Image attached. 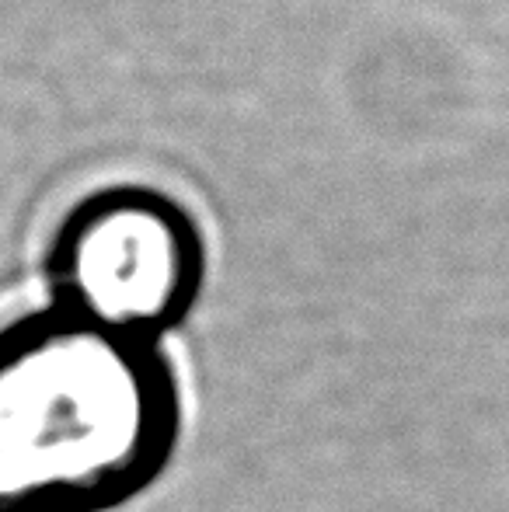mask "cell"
<instances>
[{
  "mask_svg": "<svg viewBox=\"0 0 509 512\" xmlns=\"http://www.w3.org/2000/svg\"><path fill=\"white\" fill-rule=\"evenodd\" d=\"M161 345L46 307L0 328V512H105L161 478L178 443Z\"/></svg>",
  "mask_w": 509,
  "mask_h": 512,
  "instance_id": "6da1fadb",
  "label": "cell"
},
{
  "mask_svg": "<svg viewBox=\"0 0 509 512\" xmlns=\"http://www.w3.org/2000/svg\"><path fill=\"white\" fill-rule=\"evenodd\" d=\"M206 269L199 216L150 182L84 192L63 209L46 244L49 307L150 345L189 321Z\"/></svg>",
  "mask_w": 509,
  "mask_h": 512,
  "instance_id": "7a4b0ae2",
  "label": "cell"
}]
</instances>
